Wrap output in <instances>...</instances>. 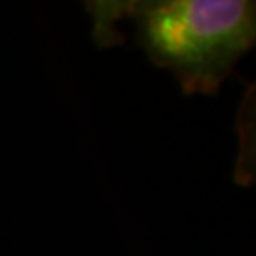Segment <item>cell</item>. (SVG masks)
Wrapping results in <instances>:
<instances>
[{"label":"cell","instance_id":"cell-1","mask_svg":"<svg viewBox=\"0 0 256 256\" xmlns=\"http://www.w3.org/2000/svg\"><path fill=\"white\" fill-rule=\"evenodd\" d=\"M95 36L110 44L118 18L135 21L138 44L178 78L186 95H214L243 54L254 46L256 4L247 0L88 2Z\"/></svg>","mask_w":256,"mask_h":256}]
</instances>
